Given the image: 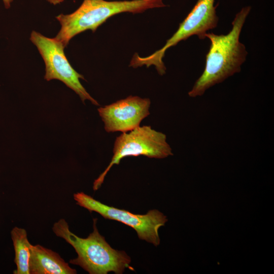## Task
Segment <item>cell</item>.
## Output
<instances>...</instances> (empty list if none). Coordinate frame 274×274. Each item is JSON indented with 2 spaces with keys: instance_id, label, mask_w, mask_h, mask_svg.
Instances as JSON below:
<instances>
[{
  "instance_id": "11",
  "label": "cell",
  "mask_w": 274,
  "mask_h": 274,
  "mask_svg": "<svg viewBox=\"0 0 274 274\" xmlns=\"http://www.w3.org/2000/svg\"><path fill=\"white\" fill-rule=\"evenodd\" d=\"M13 0H3L5 7L8 9L11 7V4Z\"/></svg>"
},
{
  "instance_id": "9",
  "label": "cell",
  "mask_w": 274,
  "mask_h": 274,
  "mask_svg": "<svg viewBox=\"0 0 274 274\" xmlns=\"http://www.w3.org/2000/svg\"><path fill=\"white\" fill-rule=\"evenodd\" d=\"M29 274H75L60 255L40 245H31Z\"/></svg>"
},
{
  "instance_id": "7",
  "label": "cell",
  "mask_w": 274,
  "mask_h": 274,
  "mask_svg": "<svg viewBox=\"0 0 274 274\" xmlns=\"http://www.w3.org/2000/svg\"><path fill=\"white\" fill-rule=\"evenodd\" d=\"M30 40L38 48L44 61L46 80H58L75 91L83 103L88 100L94 105H99L81 84L80 79L85 78L72 66L64 54V47L60 42L36 31L31 32Z\"/></svg>"
},
{
  "instance_id": "5",
  "label": "cell",
  "mask_w": 274,
  "mask_h": 274,
  "mask_svg": "<svg viewBox=\"0 0 274 274\" xmlns=\"http://www.w3.org/2000/svg\"><path fill=\"white\" fill-rule=\"evenodd\" d=\"M215 0H197L191 11L174 34L168 39L164 46L153 54L146 57L139 54L135 56L134 63L136 67L154 65L158 73L163 76L166 67L163 58L166 51L181 41L196 35L199 39H204L207 31L217 27L219 18L216 14Z\"/></svg>"
},
{
  "instance_id": "8",
  "label": "cell",
  "mask_w": 274,
  "mask_h": 274,
  "mask_svg": "<svg viewBox=\"0 0 274 274\" xmlns=\"http://www.w3.org/2000/svg\"><path fill=\"white\" fill-rule=\"evenodd\" d=\"M150 99L130 95L97 109L108 133L129 131L150 114Z\"/></svg>"
},
{
  "instance_id": "2",
  "label": "cell",
  "mask_w": 274,
  "mask_h": 274,
  "mask_svg": "<svg viewBox=\"0 0 274 274\" xmlns=\"http://www.w3.org/2000/svg\"><path fill=\"white\" fill-rule=\"evenodd\" d=\"M97 219H93V230L86 238H81L71 232L63 219L55 222L52 229L56 236L64 239L75 250L77 258L70 263L81 266L90 274L122 273L126 268L133 270L131 259L124 252L112 248L98 232Z\"/></svg>"
},
{
  "instance_id": "10",
  "label": "cell",
  "mask_w": 274,
  "mask_h": 274,
  "mask_svg": "<svg viewBox=\"0 0 274 274\" xmlns=\"http://www.w3.org/2000/svg\"><path fill=\"white\" fill-rule=\"evenodd\" d=\"M15 251L14 262L17 268L14 274H29V262L31 244L29 242L26 231L22 228L14 227L11 231Z\"/></svg>"
},
{
  "instance_id": "3",
  "label": "cell",
  "mask_w": 274,
  "mask_h": 274,
  "mask_svg": "<svg viewBox=\"0 0 274 274\" xmlns=\"http://www.w3.org/2000/svg\"><path fill=\"white\" fill-rule=\"evenodd\" d=\"M166 6L163 0H83L72 13L56 17L61 28L55 38L65 48L74 37L88 29L94 32L112 16L122 12L141 13L149 9Z\"/></svg>"
},
{
  "instance_id": "12",
  "label": "cell",
  "mask_w": 274,
  "mask_h": 274,
  "mask_svg": "<svg viewBox=\"0 0 274 274\" xmlns=\"http://www.w3.org/2000/svg\"><path fill=\"white\" fill-rule=\"evenodd\" d=\"M47 2L51 4L56 5L62 3L64 0H46Z\"/></svg>"
},
{
  "instance_id": "6",
  "label": "cell",
  "mask_w": 274,
  "mask_h": 274,
  "mask_svg": "<svg viewBox=\"0 0 274 274\" xmlns=\"http://www.w3.org/2000/svg\"><path fill=\"white\" fill-rule=\"evenodd\" d=\"M74 198L76 204L89 212H95L105 219L116 220L132 228L140 239L155 246L159 245L158 229L165 225L167 218L158 210H150L144 215L135 214L104 204L83 192L74 194Z\"/></svg>"
},
{
  "instance_id": "1",
  "label": "cell",
  "mask_w": 274,
  "mask_h": 274,
  "mask_svg": "<svg viewBox=\"0 0 274 274\" xmlns=\"http://www.w3.org/2000/svg\"><path fill=\"white\" fill-rule=\"evenodd\" d=\"M251 9L250 6L244 7L235 15L232 28L227 34H206L211 45L206 55L205 67L189 91L190 97L200 96L210 87L240 72L248 52L239 39Z\"/></svg>"
},
{
  "instance_id": "4",
  "label": "cell",
  "mask_w": 274,
  "mask_h": 274,
  "mask_svg": "<svg viewBox=\"0 0 274 274\" xmlns=\"http://www.w3.org/2000/svg\"><path fill=\"white\" fill-rule=\"evenodd\" d=\"M113 153L110 163L93 183L94 191L101 186L111 167L115 164H119L125 157L143 155L148 158L162 159L173 155L166 135L149 125L140 126L122 133L116 138Z\"/></svg>"
}]
</instances>
